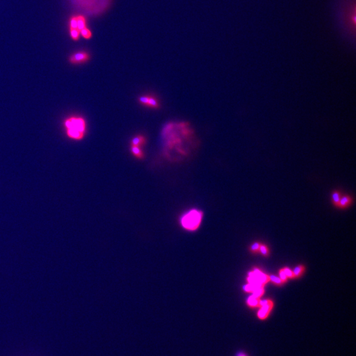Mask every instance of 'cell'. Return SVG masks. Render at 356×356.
Returning <instances> with one entry per match:
<instances>
[{"label":"cell","instance_id":"cell-1","mask_svg":"<svg viewBox=\"0 0 356 356\" xmlns=\"http://www.w3.org/2000/svg\"><path fill=\"white\" fill-rule=\"evenodd\" d=\"M75 7L90 15H99L106 11L111 0H69Z\"/></svg>","mask_w":356,"mask_h":356},{"label":"cell","instance_id":"cell-2","mask_svg":"<svg viewBox=\"0 0 356 356\" xmlns=\"http://www.w3.org/2000/svg\"><path fill=\"white\" fill-rule=\"evenodd\" d=\"M67 135L74 140L83 139L87 131V123L81 117H71L65 121Z\"/></svg>","mask_w":356,"mask_h":356},{"label":"cell","instance_id":"cell-3","mask_svg":"<svg viewBox=\"0 0 356 356\" xmlns=\"http://www.w3.org/2000/svg\"><path fill=\"white\" fill-rule=\"evenodd\" d=\"M201 218V213L198 211L193 210L183 216L182 218V224L187 230H194L199 227Z\"/></svg>","mask_w":356,"mask_h":356},{"label":"cell","instance_id":"cell-4","mask_svg":"<svg viewBox=\"0 0 356 356\" xmlns=\"http://www.w3.org/2000/svg\"><path fill=\"white\" fill-rule=\"evenodd\" d=\"M247 280L249 284L259 286H264L266 283L269 281V276L260 271L258 269H255L253 272L249 273V277Z\"/></svg>","mask_w":356,"mask_h":356},{"label":"cell","instance_id":"cell-5","mask_svg":"<svg viewBox=\"0 0 356 356\" xmlns=\"http://www.w3.org/2000/svg\"><path fill=\"white\" fill-rule=\"evenodd\" d=\"M90 59V53L87 51L81 50L70 56L69 57V62L73 65H81L87 63Z\"/></svg>","mask_w":356,"mask_h":356},{"label":"cell","instance_id":"cell-6","mask_svg":"<svg viewBox=\"0 0 356 356\" xmlns=\"http://www.w3.org/2000/svg\"><path fill=\"white\" fill-rule=\"evenodd\" d=\"M274 304L271 300L268 301L266 303L260 306V309L257 313V317L260 320H265L268 317L270 313L272 311Z\"/></svg>","mask_w":356,"mask_h":356},{"label":"cell","instance_id":"cell-7","mask_svg":"<svg viewBox=\"0 0 356 356\" xmlns=\"http://www.w3.org/2000/svg\"><path fill=\"white\" fill-rule=\"evenodd\" d=\"M147 143V139L144 136L139 135H136L133 137L131 141V145L134 146V147H142L145 145Z\"/></svg>","mask_w":356,"mask_h":356},{"label":"cell","instance_id":"cell-8","mask_svg":"<svg viewBox=\"0 0 356 356\" xmlns=\"http://www.w3.org/2000/svg\"><path fill=\"white\" fill-rule=\"evenodd\" d=\"M77 23V29L81 32L83 28L87 27V19L85 15L82 14L76 15Z\"/></svg>","mask_w":356,"mask_h":356},{"label":"cell","instance_id":"cell-9","mask_svg":"<svg viewBox=\"0 0 356 356\" xmlns=\"http://www.w3.org/2000/svg\"><path fill=\"white\" fill-rule=\"evenodd\" d=\"M130 151H131V154L136 158L142 159L145 158V154H144V152H142L141 147L131 146V149H130Z\"/></svg>","mask_w":356,"mask_h":356},{"label":"cell","instance_id":"cell-10","mask_svg":"<svg viewBox=\"0 0 356 356\" xmlns=\"http://www.w3.org/2000/svg\"><path fill=\"white\" fill-rule=\"evenodd\" d=\"M147 107L151 108L152 109H158L160 107V104L156 98L153 96H148V101L147 105Z\"/></svg>","mask_w":356,"mask_h":356},{"label":"cell","instance_id":"cell-11","mask_svg":"<svg viewBox=\"0 0 356 356\" xmlns=\"http://www.w3.org/2000/svg\"><path fill=\"white\" fill-rule=\"evenodd\" d=\"M352 202V199L349 196H344L340 198L338 206L342 208H344L348 206Z\"/></svg>","mask_w":356,"mask_h":356},{"label":"cell","instance_id":"cell-12","mask_svg":"<svg viewBox=\"0 0 356 356\" xmlns=\"http://www.w3.org/2000/svg\"><path fill=\"white\" fill-rule=\"evenodd\" d=\"M259 301H260L259 298H257L253 296V295H251V296L248 297L247 300V303L249 306L251 307H259Z\"/></svg>","mask_w":356,"mask_h":356},{"label":"cell","instance_id":"cell-13","mask_svg":"<svg viewBox=\"0 0 356 356\" xmlns=\"http://www.w3.org/2000/svg\"><path fill=\"white\" fill-rule=\"evenodd\" d=\"M80 34L81 36L86 40H89L92 39V37H93V33H92L90 28H88V27H86L83 28V29H82L80 32Z\"/></svg>","mask_w":356,"mask_h":356},{"label":"cell","instance_id":"cell-14","mask_svg":"<svg viewBox=\"0 0 356 356\" xmlns=\"http://www.w3.org/2000/svg\"><path fill=\"white\" fill-rule=\"evenodd\" d=\"M69 35L73 41H78L81 37L80 31L77 29H69Z\"/></svg>","mask_w":356,"mask_h":356},{"label":"cell","instance_id":"cell-15","mask_svg":"<svg viewBox=\"0 0 356 356\" xmlns=\"http://www.w3.org/2000/svg\"><path fill=\"white\" fill-rule=\"evenodd\" d=\"M69 29H77V18H76V15H73L69 18Z\"/></svg>","mask_w":356,"mask_h":356},{"label":"cell","instance_id":"cell-16","mask_svg":"<svg viewBox=\"0 0 356 356\" xmlns=\"http://www.w3.org/2000/svg\"><path fill=\"white\" fill-rule=\"evenodd\" d=\"M305 271V267L303 265H300V266H297L295 267L294 268L293 273H294V277L295 278H297L299 277V276H300L302 273H303Z\"/></svg>","mask_w":356,"mask_h":356},{"label":"cell","instance_id":"cell-17","mask_svg":"<svg viewBox=\"0 0 356 356\" xmlns=\"http://www.w3.org/2000/svg\"><path fill=\"white\" fill-rule=\"evenodd\" d=\"M341 198V194L339 191H336L334 192L332 195V201L334 202V204L335 205L338 206V203L340 202V200Z\"/></svg>","mask_w":356,"mask_h":356},{"label":"cell","instance_id":"cell-18","mask_svg":"<svg viewBox=\"0 0 356 356\" xmlns=\"http://www.w3.org/2000/svg\"><path fill=\"white\" fill-rule=\"evenodd\" d=\"M269 276V281H271L272 283H274V284H275L276 285H282L284 284V282H282L280 278L277 277V276H276L274 275H271V276Z\"/></svg>","mask_w":356,"mask_h":356},{"label":"cell","instance_id":"cell-19","mask_svg":"<svg viewBox=\"0 0 356 356\" xmlns=\"http://www.w3.org/2000/svg\"><path fill=\"white\" fill-rule=\"evenodd\" d=\"M264 292H265V290H264L263 287H260V288H257V290L254 291L253 292L252 295L257 298H260L263 295Z\"/></svg>","mask_w":356,"mask_h":356},{"label":"cell","instance_id":"cell-20","mask_svg":"<svg viewBox=\"0 0 356 356\" xmlns=\"http://www.w3.org/2000/svg\"><path fill=\"white\" fill-rule=\"evenodd\" d=\"M282 270L288 278H295L293 271H291V270L289 268H288V267H285V268H282Z\"/></svg>","mask_w":356,"mask_h":356},{"label":"cell","instance_id":"cell-21","mask_svg":"<svg viewBox=\"0 0 356 356\" xmlns=\"http://www.w3.org/2000/svg\"><path fill=\"white\" fill-rule=\"evenodd\" d=\"M259 251L264 256H267L268 255V248H267V247H266L265 245L260 244V247H259Z\"/></svg>","mask_w":356,"mask_h":356},{"label":"cell","instance_id":"cell-22","mask_svg":"<svg viewBox=\"0 0 356 356\" xmlns=\"http://www.w3.org/2000/svg\"><path fill=\"white\" fill-rule=\"evenodd\" d=\"M260 244L258 242H255V243H253L251 247L250 248V250L251 251L252 253H257L259 251V247H260Z\"/></svg>","mask_w":356,"mask_h":356},{"label":"cell","instance_id":"cell-23","mask_svg":"<svg viewBox=\"0 0 356 356\" xmlns=\"http://www.w3.org/2000/svg\"><path fill=\"white\" fill-rule=\"evenodd\" d=\"M279 274H280V279L282 280L283 282L284 283L287 281L288 278L286 277V274H284V271H283L282 269H281L280 271Z\"/></svg>","mask_w":356,"mask_h":356},{"label":"cell","instance_id":"cell-24","mask_svg":"<svg viewBox=\"0 0 356 356\" xmlns=\"http://www.w3.org/2000/svg\"><path fill=\"white\" fill-rule=\"evenodd\" d=\"M237 356H247V355L246 354H245L244 353L240 352V353H239V354H237Z\"/></svg>","mask_w":356,"mask_h":356}]
</instances>
